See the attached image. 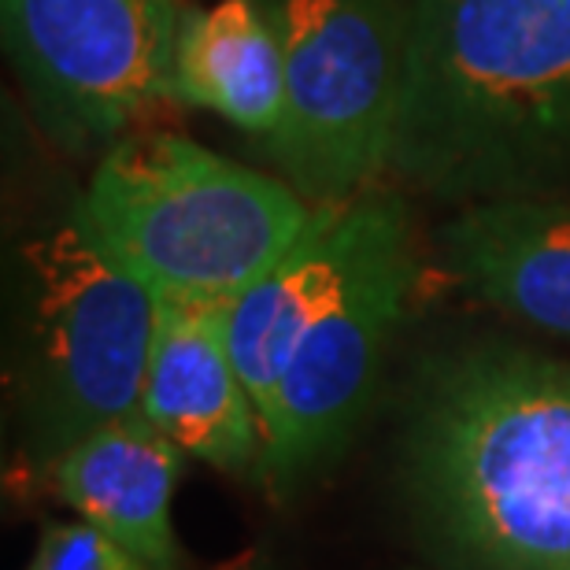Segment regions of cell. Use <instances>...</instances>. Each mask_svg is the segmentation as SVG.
Listing matches in <instances>:
<instances>
[{
    "label": "cell",
    "instance_id": "obj_9",
    "mask_svg": "<svg viewBox=\"0 0 570 570\" xmlns=\"http://www.w3.org/2000/svg\"><path fill=\"white\" fill-rule=\"evenodd\" d=\"M367 230V193L315 208L307 230L226 307V341L267 433L285 367L341 293Z\"/></svg>",
    "mask_w": 570,
    "mask_h": 570
},
{
    "label": "cell",
    "instance_id": "obj_5",
    "mask_svg": "<svg viewBox=\"0 0 570 570\" xmlns=\"http://www.w3.org/2000/svg\"><path fill=\"white\" fill-rule=\"evenodd\" d=\"M30 396L45 455L141 412L159 296L105 245L82 193L22 248Z\"/></svg>",
    "mask_w": 570,
    "mask_h": 570
},
{
    "label": "cell",
    "instance_id": "obj_2",
    "mask_svg": "<svg viewBox=\"0 0 570 570\" xmlns=\"http://www.w3.org/2000/svg\"><path fill=\"white\" fill-rule=\"evenodd\" d=\"M433 527L482 570H570V367L522 345L433 363L412 423Z\"/></svg>",
    "mask_w": 570,
    "mask_h": 570
},
{
    "label": "cell",
    "instance_id": "obj_10",
    "mask_svg": "<svg viewBox=\"0 0 570 570\" xmlns=\"http://www.w3.org/2000/svg\"><path fill=\"white\" fill-rule=\"evenodd\" d=\"M449 275L519 323L570 345V200L493 197L441 226Z\"/></svg>",
    "mask_w": 570,
    "mask_h": 570
},
{
    "label": "cell",
    "instance_id": "obj_6",
    "mask_svg": "<svg viewBox=\"0 0 570 570\" xmlns=\"http://www.w3.org/2000/svg\"><path fill=\"white\" fill-rule=\"evenodd\" d=\"M178 0H0L11 67L67 153L111 148L159 97L181 27Z\"/></svg>",
    "mask_w": 570,
    "mask_h": 570
},
{
    "label": "cell",
    "instance_id": "obj_1",
    "mask_svg": "<svg viewBox=\"0 0 570 570\" xmlns=\"http://www.w3.org/2000/svg\"><path fill=\"white\" fill-rule=\"evenodd\" d=\"M390 170L460 204L570 189V0H407Z\"/></svg>",
    "mask_w": 570,
    "mask_h": 570
},
{
    "label": "cell",
    "instance_id": "obj_12",
    "mask_svg": "<svg viewBox=\"0 0 570 570\" xmlns=\"http://www.w3.org/2000/svg\"><path fill=\"white\" fill-rule=\"evenodd\" d=\"M170 97L267 141L285 105V56L264 0L186 8L170 63Z\"/></svg>",
    "mask_w": 570,
    "mask_h": 570
},
{
    "label": "cell",
    "instance_id": "obj_7",
    "mask_svg": "<svg viewBox=\"0 0 570 570\" xmlns=\"http://www.w3.org/2000/svg\"><path fill=\"white\" fill-rule=\"evenodd\" d=\"M412 275L415 256L404 200L367 189V230L356 264L278 382L264 433V478L275 485L323 463L356 426L404 315Z\"/></svg>",
    "mask_w": 570,
    "mask_h": 570
},
{
    "label": "cell",
    "instance_id": "obj_4",
    "mask_svg": "<svg viewBox=\"0 0 570 570\" xmlns=\"http://www.w3.org/2000/svg\"><path fill=\"white\" fill-rule=\"evenodd\" d=\"M285 56V105L264 141L312 204H348L393 167L407 86V0H264Z\"/></svg>",
    "mask_w": 570,
    "mask_h": 570
},
{
    "label": "cell",
    "instance_id": "obj_8",
    "mask_svg": "<svg viewBox=\"0 0 570 570\" xmlns=\"http://www.w3.org/2000/svg\"><path fill=\"white\" fill-rule=\"evenodd\" d=\"M226 307L159 301L141 415L193 460L264 474V426L234 367Z\"/></svg>",
    "mask_w": 570,
    "mask_h": 570
},
{
    "label": "cell",
    "instance_id": "obj_11",
    "mask_svg": "<svg viewBox=\"0 0 570 570\" xmlns=\"http://www.w3.org/2000/svg\"><path fill=\"white\" fill-rule=\"evenodd\" d=\"M181 466L186 452L138 412L89 430L56 455L52 489L145 570H178L181 549L170 504Z\"/></svg>",
    "mask_w": 570,
    "mask_h": 570
},
{
    "label": "cell",
    "instance_id": "obj_3",
    "mask_svg": "<svg viewBox=\"0 0 570 570\" xmlns=\"http://www.w3.org/2000/svg\"><path fill=\"white\" fill-rule=\"evenodd\" d=\"M82 204L111 253L159 301L181 304H234L315 215L289 181L181 134L105 148Z\"/></svg>",
    "mask_w": 570,
    "mask_h": 570
},
{
    "label": "cell",
    "instance_id": "obj_13",
    "mask_svg": "<svg viewBox=\"0 0 570 570\" xmlns=\"http://www.w3.org/2000/svg\"><path fill=\"white\" fill-rule=\"evenodd\" d=\"M27 570H145L134 556L89 527L86 519L78 522H52L41 533L38 552Z\"/></svg>",
    "mask_w": 570,
    "mask_h": 570
},
{
    "label": "cell",
    "instance_id": "obj_14",
    "mask_svg": "<svg viewBox=\"0 0 570 570\" xmlns=\"http://www.w3.org/2000/svg\"><path fill=\"white\" fill-rule=\"evenodd\" d=\"M212 570H259V567H256V556L245 552V556H237V560H226V563L212 567Z\"/></svg>",
    "mask_w": 570,
    "mask_h": 570
}]
</instances>
